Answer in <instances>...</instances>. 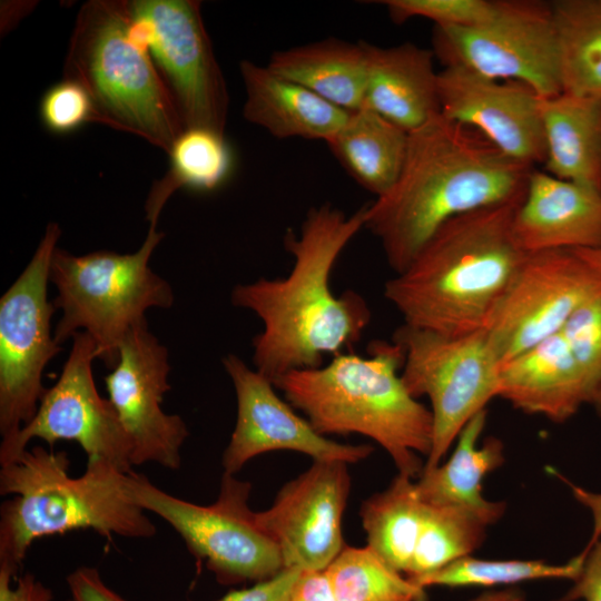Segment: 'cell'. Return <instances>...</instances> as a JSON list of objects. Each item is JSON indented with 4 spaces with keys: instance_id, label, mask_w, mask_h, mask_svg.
Listing matches in <instances>:
<instances>
[{
    "instance_id": "obj_30",
    "label": "cell",
    "mask_w": 601,
    "mask_h": 601,
    "mask_svg": "<svg viewBox=\"0 0 601 601\" xmlns=\"http://www.w3.org/2000/svg\"><path fill=\"white\" fill-rule=\"evenodd\" d=\"M489 525L471 510L425 504L420 535L406 577L413 581L471 555L484 541Z\"/></svg>"
},
{
    "instance_id": "obj_33",
    "label": "cell",
    "mask_w": 601,
    "mask_h": 601,
    "mask_svg": "<svg viewBox=\"0 0 601 601\" xmlns=\"http://www.w3.org/2000/svg\"><path fill=\"white\" fill-rule=\"evenodd\" d=\"M381 3L387 8L395 23L425 18L433 21L435 27L476 26L494 8V1L491 0H386Z\"/></svg>"
},
{
    "instance_id": "obj_42",
    "label": "cell",
    "mask_w": 601,
    "mask_h": 601,
    "mask_svg": "<svg viewBox=\"0 0 601 601\" xmlns=\"http://www.w3.org/2000/svg\"><path fill=\"white\" fill-rule=\"evenodd\" d=\"M594 406H595L598 413L601 416V397L598 400V402L594 404Z\"/></svg>"
},
{
    "instance_id": "obj_16",
    "label": "cell",
    "mask_w": 601,
    "mask_h": 601,
    "mask_svg": "<svg viewBox=\"0 0 601 601\" xmlns=\"http://www.w3.org/2000/svg\"><path fill=\"white\" fill-rule=\"evenodd\" d=\"M169 371L168 351L146 323L127 334L117 364L105 377L108 400L131 443L132 466L180 467V451L189 432L179 415L161 408L170 390Z\"/></svg>"
},
{
    "instance_id": "obj_22",
    "label": "cell",
    "mask_w": 601,
    "mask_h": 601,
    "mask_svg": "<svg viewBox=\"0 0 601 601\" xmlns=\"http://www.w3.org/2000/svg\"><path fill=\"white\" fill-rule=\"evenodd\" d=\"M246 99L245 119L272 136L319 139L328 142L349 112L307 88L249 60L239 65Z\"/></svg>"
},
{
    "instance_id": "obj_35",
    "label": "cell",
    "mask_w": 601,
    "mask_h": 601,
    "mask_svg": "<svg viewBox=\"0 0 601 601\" xmlns=\"http://www.w3.org/2000/svg\"><path fill=\"white\" fill-rule=\"evenodd\" d=\"M575 499L587 506L593 519V532L585 549L581 569L571 589L558 601H601V493H593L566 481Z\"/></svg>"
},
{
    "instance_id": "obj_13",
    "label": "cell",
    "mask_w": 601,
    "mask_h": 601,
    "mask_svg": "<svg viewBox=\"0 0 601 601\" xmlns=\"http://www.w3.org/2000/svg\"><path fill=\"white\" fill-rule=\"evenodd\" d=\"M500 397L562 423L601 397V292L556 333L501 366Z\"/></svg>"
},
{
    "instance_id": "obj_27",
    "label": "cell",
    "mask_w": 601,
    "mask_h": 601,
    "mask_svg": "<svg viewBox=\"0 0 601 601\" xmlns=\"http://www.w3.org/2000/svg\"><path fill=\"white\" fill-rule=\"evenodd\" d=\"M424 511L415 479L403 473L361 505L367 545L404 575L412 562Z\"/></svg>"
},
{
    "instance_id": "obj_10",
    "label": "cell",
    "mask_w": 601,
    "mask_h": 601,
    "mask_svg": "<svg viewBox=\"0 0 601 601\" xmlns=\"http://www.w3.org/2000/svg\"><path fill=\"white\" fill-rule=\"evenodd\" d=\"M432 51L445 67L519 81L541 98L562 92L551 2L495 0L472 27H434Z\"/></svg>"
},
{
    "instance_id": "obj_12",
    "label": "cell",
    "mask_w": 601,
    "mask_h": 601,
    "mask_svg": "<svg viewBox=\"0 0 601 601\" xmlns=\"http://www.w3.org/2000/svg\"><path fill=\"white\" fill-rule=\"evenodd\" d=\"M61 230L50 223L31 260L0 298V433L12 439L36 414L42 373L61 352L50 329L49 269Z\"/></svg>"
},
{
    "instance_id": "obj_18",
    "label": "cell",
    "mask_w": 601,
    "mask_h": 601,
    "mask_svg": "<svg viewBox=\"0 0 601 601\" xmlns=\"http://www.w3.org/2000/svg\"><path fill=\"white\" fill-rule=\"evenodd\" d=\"M351 490L347 463L314 461L256 512L279 549L284 569L325 570L345 546L343 516Z\"/></svg>"
},
{
    "instance_id": "obj_17",
    "label": "cell",
    "mask_w": 601,
    "mask_h": 601,
    "mask_svg": "<svg viewBox=\"0 0 601 601\" xmlns=\"http://www.w3.org/2000/svg\"><path fill=\"white\" fill-rule=\"evenodd\" d=\"M223 365L229 375L237 403L235 427L223 453L224 472L236 475L252 459L287 450L313 461L357 463L368 457L370 445L344 444L318 433L277 394L274 383L242 358L228 354Z\"/></svg>"
},
{
    "instance_id": "obj_21",
    "label": "cell",
    "mask_w": 601,
    "mask_h": 601,
    "mask_svg": "<svg viewBox=\"0 0 601 601\" xmlns=\"http://www.w3.org/2000/svg\"><path fill=\"white\" fill-rule=\"evenodd\" d=\"M364 46L366 83L362 107L408 134L441 115L432 49L412 42L386 48L367 42Z\"/></svg>"
},
{
    "instance_id": "obj_20",
    "label": "cell",
    "mask_w": 601,
    "mask_h": 601,
    "mask_svg": "<svg viewBox=\"0 0 601 601\" xmlns=\"http://www.w3.org/2000/svg\"><path fill=\"white\" fill-rule=\"evenodd\" d=\"M512 230L526 254L600 248L601 194L532 169Z\"/></svg>"
},
{
    "instance_id": "obj_29",
    "label": "cell",
    "mask_w": 601,
    "mask_h": 601,
    "mask_svg": "<svg viewBox=\"0 0 601 601\" xmlns=\"http://www.w3.org/2000/svg\"><path fill=\"white\" fill-rule=\"evenodd\" d=\"M170 168L156 181L147 197L146 218L157 227L169 197L179 188L211 191L223 185L233 167V156L224 134L205 128H186L174 142Z\"/></svg>"
},
{
    "instance_id": "obj_5",
    "label": "cell",
    "mask_w": 601,
    "mask_h": 601,
    "mask_svg": "<svg viewBox=\"0 0 601 601\" xmlns=\"http://www.w3.org/2000/svg\"><path fill=\"white\" fill-rule=\"evenodd\" d=\"M65 451L27 449L1 465L0 568L18 573L31 544L43 536L90 529L111 539H147L156 526L135 501L129 473L101 460H87L70 476Z\"/></svg>"
},
{
    "instance_id": "obj_32",
    "label": "cell",
    "mask_w": 601,
    "mask_h": 601,
    "mask_svg": "<svg viewBox=\"0 0 601 601\" xmlns=\"http://www.w3.org/2000/svg\"><path fill=\"white\" fill-rule=\"evenodd\" d=\"M582 561V553L560 564L543 560H484L469 555L413 582L425 589L432 585L450 588L509 585L543 579L573 581Z\"/></svg>"
},
{
    "instance_id": "obj_40",
    "label": "cell",
    "mask_w": 601,
    "mask_h": 601,
    "mask_svg": "<svg viewBox=\"0 0 601 601\" xmlns=\"http://www.w3.org/2000/svg\"><path fill=\"white\" fill-rule=\"evenodd\" d=\"M470 601H525L521 591L505 589L500 591L485 592Z\"/></svg>"
},
{
    "instance_id": "obj_37",
    "label": "cell",
    "mask_w": 601,
    "mask_h": 601,
    "mask_svg": "<svg viewBox=\"0 0 601 601\" xmlns=\"http://www.w3.org/2000/svg\"><path fill=\"white\" fill-rule=\"evenodd\" d=\"M71 601H127L110 589L92 566L75 569L66 579Z\"/></svg>"
},
{
    "instance_id": "obj_3",
    "label": "cell",
    "mask_w": 601,
    "mask_h": 601,
    "mask_svg": "<svg viewBox=\"0 0 601 601\" xmlns=\"http://www.w3.org/2000/svg\"><path fill=\"white\" fill-rule=\"evenodd\" d=\"M523 196L452 218L385 283L403 324L451 336L485 329L526 255L512 230Z\"/></svg>"
},
{
    "instance_id": "obj_2",
    "label": "cell",
    "mask_w": 601,
    "mask_h": 601,
    "mask_svg": "<svg viewBox=\"0 0 601 601\" xmlns=\"http://www.w3.org/2000/svg\"><path fill=\"white\" fill-rule=\"evenodd\" d=\"M532 169L440 115L408 134L400 176L365 206L364 228L401 273L452 218L521 197Z\"/></svg>"
},
{
    "instance_id": "obj_39",
    "label": "cell",
    "mask_w": 601,
    "mask_h": 601,
    "mask_svg": "<svg viewBox=\"0 0 601 601\" xmlns=\"http://www.w3.org/2000/svg\"><path fill=\"white\" fill-rule=\"evenodd\" d=\"M290 601H339L325 570L302 571L296 580Z\"/></svg>"
},
{
    "instance_id": "obj_31",
    "label": "cell",
    "mask_w": 601,
    "mask_h": 601,
    "mask_svg": "<svg viewBox=\"0 0 601 601\" xmlns=\"http://www.w3.org/2000/svg\"><path fill=\"white\" fill-rule=\"evenodd\" d=\"M339 601H423L424 588L395 570L368 545L345 546L325 569Z\"/></svg>"
},
{
    "instance_id": "obj_23",
    "label": "cell",
    "mask_w": 601,
    "mask_h": 601,
    "mask_svg": "<svg viewBox=\"0 0 601 601\" xmlns=\"http://www.w3.org/2000/svg\"><path fill=\"white\" fill-rule=\"evenodd\" d=\"M486 410L473 416L462 428L447 461L423 470L416 486L420 497L430 505H452L471 510L490 525L505 511L504 502H493L482 493L484 477L504 463L503 443L487 437L479 440L486 423Z\"/></svg>"
},
{
    "instance_id": "obj_25",
    "label": "cell",
    "mask_w": 601,
    "mask_h": 601,
    "mask_svg": "<svg viewBox=\"0 0 601 601\" xmlns=\"http://www.w3.org/2000/svg\"><path fill=\"white\" fill-rule=\"evenodd\" d=\"M267 68L347 111L362 108L366 83L364 41L333 38L275 51Z\"/></svg>"
},
{
    "instance_id": "obj_19",
    "label": "cell",
    "mask_w": 601,
    "mask_h": 601,
    "mask_svg": "<svg viewBox=\"0 0 601 601\" xmlns=\"http://www.w3.org/2000/svg\"><path fill=\"white\" fill-rule=\"evenodd\" d=\"M439 98L443 118L474 130L506 157L532 168L545 161L541 97L528 85L445 67Z\"/></svg>"
},
{
    "instance_id": "obj_15",
    "label": "cell",
    "mask_w": 601,
    "mask_h": 601,
    "mask_svg": "<svg viewBox=\"0 0 601 601\" xmlns=\"http://www.w3.org/2000/svg\"><path fill=\"white\" fill-rule=\"evenodd\" d=\"M62 372L42 395L33 417L10 440L0 444V465L18 459L32 439L52 445L77 442L87 460H106L125 472L132 471L131 443L108 398L100 396L92 375L96 344L85 332L72 336Z\"/></svg>"
},
{
    "instance_id": "obj_28",
    "label": "cell",
    "mask_w": 601,
    "mask_h": 601,
    "mask_svg": "<svg viewBox=\"0 0 601 601\" xmlns=\"http://www.w3.org/2000/svg\"><path fill=\"white\" fill-rule=\"evenodd\" d=\"M551 4L562 92L601 98V0Z\"/></svg>"
},
{
    "instance_id": "obj_36",
    "label": "cell",
    "mask_w": 601,
    "mask_h": 601,
    "mask_svg": "<svg viewBox=\"0 0 601 601\" xmlns=\"http://www.w3.org/2000/svg\"><path fill=\"white\" fill-rule=\"evenodd\" d=\"M300 572L296 569H284L250 588L231 590L217 601H290L292 589Z\"/></svg>"
},
{
    "instance_id": "obj_43",
    "label": "cell",
    "mask_w": 601,
    "mask_h": 601,
    "mask_svg": "<svg viewBox=\"0 0 601 601\" xmlns=\"http://www.w3.org/2000/svg\"><path fill=\"white\" fill-rule=\"evenodd\" d=\"M68 601H71V599H70V600H68Z\"/></svg>"
},
{
    "instance_id": "obj_34",
    "label": "cell",
    "mask_w": 601,
    "mask_h": 601,
    "mask_svg": "<svg viewBox=\"0 0 601 601\" xmlns=\"http://www.w3.org/2000/svg\"><path fill=\"white\" fill-rule=\"evenodd\" d=\"M40 118L48 130L69 134L95 122V110L87 91L78 82L63 78L42 96Z\"/></svg>"
},
{
    "instance_id": "obj_7",
    "label": "cell",
    "mask_w": 601,
    "mask_h": 601,
    "mask_svg": "<svg viewBox=\"0 0 601 601\" xmlns=\"http://www.w3.org/2000/svg\"><path fill=\"white\" fill-rule=\"evenodd\" d=\"M162 238L164 233L149 227L132 254L100 250L77 256L57 247L49 269V282L58 292L52 303L62 311L55 341L61 345L77 332L87 333L97 358L111 370L127 334L147 323L146 311L174 304L171 286L149 266Z\"/></svg>"
},
{
    "instance_id": "obj_8",
    "label": "cell",
    "mask_w": 601,
    "mask_h": 601,
    "mask_svg": "<svg viewBox=\"0 0 601 601\" xmlns=\"http://www.w3.org/2000/svg\"><path fill=\"white\" fill-rule=\"evenodd\" d=\"M129 482L137 504L166 521L219 582H260L284 570L278 546L249 506V482L224 472L209 505L174 496L134 471Z\"/></svg>"
},
{
    "instance_id": "obj_24",
    "label": "cell",
    "mask_w": 601,
    "mask_h": 601,
    "mask_svg": "<svg viewBox=\"0 0 601 601\" xmlns=\"http://www.w3.org/2000/svg\"><path fill=\"white\" fill-rule=\"evenodd\" d=\"M546 173L601 194V98H541Z\"/></svg>"
},
{
    "instance_id": "obj_4",
    "label": "cell",
    "mask_w": 601,
    "mask_h": 601,
    "mask_svg": "<svg viewBox=\"0 0 601 601\" xmlns=\"http://www.w3.org/2000/svg\"><path fill=\"white\" fill-rule=\"evenodd\" d=\"M367 352H343L325 365L287 372L273 383L318 433L370 437L398 473L415 479L424 467L420 455L427 457L432 449V413L402 381L398 343L374 341Z\"/></svg>"
},
{
    "instance_id": "obj_38",
    "label": "cell",
    "mask_w": 601,
    "mask_h": 601,
    "mask_svg": "<svg viewBox=\"0 0 601 601\" xmlns=\"http://www.w3.org/2000/svg\"><path fill=\"white\" fill-rule=\"evenodd\" d=\"M17 573L0 568V601H51L52 591L33 574Z\"/></svg>"
},
{
    "instance_id": "obj_6",
    "label": "cell",
    "mask_w": 601,
    "mask_h": 601,
    "mask_svg": "<svg viewBox=\"0 0 601 601\" xmlns=\"http://www.w3.org/2000/svg\"><path fill=\"white\" fill-rule=\"evenodd\" d=\"M63 78L89 95L95 122L170 151L185 126L147 48L132 33L125 0H90L78 11Z\"/></svg>"
},
{
    "instance_id": "obj_26",
    "label": "cell",
    "mask_w": 601,
    "mask_h": 601,
    "mask_svg": "<svg viewBox=\"0 0 601 601\" xmlns=\"http://www.w3.org/2000/svg\"><path fill=\"white\" fill-rule=\"evenodd\" d=\"M327 144L352 178L380 197L392 188L400 176L406 157L408 132L362 107L349 112L344 126Z\"/></svg>"
},
{
    "instance_id": "obj_11",
    "label": "cell",
    "mask_w": 601,
    "mask_h": 601,
    "mask_svg": "<svg viewBox=\"0 0 601 601\" xmlns=\"http://www.w3.org/2000/svg\"><path fill=\"white\" fill-rule=\"evenodd\" d=\"M131 30L168 88L186 128L224 134L228 91L207 35L200 2L125 0Z\"/></svg>"
},
{
    "instance_id": "obj_9",
    "label": "cell",
    "mask_w": 601,
    "mask_h": 601,
    "mask_svg": "<svg viewBox=\"0 0 601 601\" xmlns=\"http://www.w3.org/2000/svg\"><path fill=\"white\" fill-rule=\"evenodd\" d=\"M392 339L404 352L406 390L431 404L433 441L423 467L430 470L442 463L470 420L499 397L502 364L484 329L451 336L403 324Z\"/></svg>"
},
{
    "instance_id": "obj_14",
    "label": "cell",
    "mask_w": 601,
    "mask_h": 601,
    "mask_svg": "<svg viewBox=\"0 0 601 601\" xmlns=\"http://www.w3.org/2000/svg\"><path fill=\"white\" fill-rule=\"evenodd\" d=\"M600 292L601 277L574 249L526 254L484 329L501 364L559 332Z\"/></svg>"
},
{
    "instance_id": "obj_1",
    "label": "cell",
    "mask_w": 601,
    "mask_h": 601,
    "mask_svg": "<svg viewBox=\"0 0 601 601\" xmlns=\"http://www.w3.org/2000/svg\"><path fill=\"white\" fill-rule=\"evenodd\" d=\"M365 206L352 215L329 204L311 208L299 235L288 230L284 245L294 258L285 277L238 284L236 307L263 323L253 338L255 370L272 382L294 370L323 365L325 355L352 351L372 319L367 302L355 290L335 295L331 275L342 252L364 228Z\"/></svg>"
},
{
    "instance_id": "obj_41",
    "label": "cell",
    "mask_w": 601,
    "mask_h": 601,
    "mask_svg": "<svg viewBox=\"0 0 601 601\" xmlns=\"http://www.w3.org/2000/svg\"><path fill=\"white\" fill-rule=\"evenodd\" d=\"M601 277V247L597 249H574Z\"/></svg>"
}]
</instances>
